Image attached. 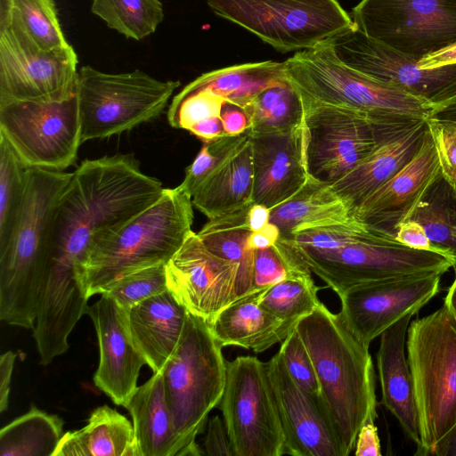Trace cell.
I'll list each match as a JSON object with an SVG mask.
<instances>
[{
	"instance_id": "1",
	"label": "cell",
	"mask_w": 456,
	"mask_h": 456,
	"mask_svg": "<svg viewBox=\"0 0 456 456\" xmlns=\"http://www.w3.org/2000/svg\"><path fill=\"white\" fill-rule=\"evenodd\" d=\"M165 189L131 155L86 159L72 172L54 210L51 263L78 266L94 240L157 201Z\"/></svg>"
},
{
	"instance_id": "2",
	"label": "cell",
	"mask_w": 456,
	"mask_h": 456,
	"mask_svg": "<svg viewBox=\"0 0 456 456\" xmlns=\"http://www.w3.org/2000/svg\"><path fill=\"white\" fill-rule=\"evenodd\" d=\"M312 359L321 403L343 456L355 447L362 427L377 418L375 373L369 346L348 330L339 314L322 302L296 325Z\"/></svg>"
},
{
	"instance_id": "3",
	"label": "cell",
	"mask_w": 456,
	"mask_h": 456,
	"mask_svg": "<svg viewBox=\"0 0 456 456\" xmlns=\"http://www.w3.org/2000/svg\"><path fill=\"white\" fill-rule=\"evenodd\" d=\"M72 173L28 167L25 196L7 241L0 247V319L33 329L48 269L52 221Z\"/></svg>"
},
{
	"instance_id": "4",
	"label": "cell",
	"mask_w": 456,
	"mask_h": 456,
	"mask_svg": "<svg viewBox=\"0 0 456 456\" xmlns=\"http://www.w3.org/2000/svg\"><path fill=\"white\" fill-rule=\"evenodd\" d=\"M191 196L179 185L122 225L96 237L77 266L88 298L122 277L167 264L191 233Z\"/></svg>"
},
{
	"instance_id": "5",
	"label": "cell",
	"mask_w": 456,
	"mask_h": 456,
	"mask_svg": "<svg viewBox=\"0 0 456 456\" xmlns=\"http://www.w3.org/2000/svg\"><path fill=\"white\" fill-rule=\"evenodd\" d=\"M284 66L303 104L343 108L377 118L429 117L428 102L346 65L330 41L297 52Z\"/></svg>"
},
{
	"instance_id": "6",
	"label": "cell",
	"mask_w": 456,
	"mask_h": 456,
	"mask_svg": "<svg viewBox=\"0 0 456 456\" xmlns=\"http://www.w3.org/2000/svg\"><path fill=\"white\" fill-rule=\"evenodd\" d=\"M208 323L188 312L179 342L160 370L167 404L184 446L183 456L204 452L196 444L224 394L227 361Z\"/></svg>"
},
{
	"instance_id": "7",
	"label": "cell",
	"mask_w": 456,
	"mask_h": 456,
	"mask_svg": "<svg viewBox=\"0 0 456 456\" xmlns=\"http://www.w3.org/2000/svg\"><path fill=\"white\" fill-rule=\"evenodd\" d=\"M406 349L420 426L415 455L427 456L456 426V319L444 305L410 322Z\"/></svg>"
},
{
	"instance_id": "8",
	"label": "cell",
	"mask_w": 456,
	"mask_h": 456,
	"mask_svg": "<svg viewBox=\"0 0 456 456\" xmlns=\"http://www.w3.org/2000/svg\"><path fill=\"white\" fill-rule=\"evenodd\" d=\"M281 238L338 297L361 284L418 273L444 274L452 267L444 256L409 248L364 223L342 244L329 249L300 248Z\"/></svg>"
},
{
	"instance_id": "9",
	"label": "cell",
	"mask_w": 456,
	"mask_h": 456,
	"mask_svg": "<svg viewBox=\"0 0 456 456\" xmlns=\"http://www.w3.org/2000/svg\"><path fill=\"white\" fill-rule=\"evenodd\" d=\"M179 81H161L141 70L105 73L83 66L77 97L82 142L129 131L159 117Z\"/></svg>"
},
{
	"instance_id": "10",
	"label": "cell",
	"mask_w": 456,
	"mask_h": 456,
	"mask_svg": "<svg viewBox=\"0 0 456 456\" xmlns=\"http://www.w3.org/2000/svg\"><path fill=\"white\" fill-rule=\"evenodd\" d=\"M218 16L281 53L302 51L354 28L337 0H205Z\"/></svg>"
},
{
	"instance_id": "11",
	"label": "cell",
	"mask_w": 456,
	"mask_h": 456,
	"mask_svg": "<svg viewBox=\"0 0 456 456\" xmlns=\"http://www.w3.org/2000/svg\"><path fill=\"white\" fill-rule=\"evenodd\" d=\"M308 174L336 183L384 140L422 118H377L343 108L303 104Z\"/></svg>"
},
{
	"instance_id": "12",
	"label": "cell",
	"mask_w": 456,
	"mask_h": 456,
	"mask_svg": "<svg viewBox=\"0 0 456 456\" xmlns=\"http://www.w3.org/2000/svg\"><path fill=\"white\" fill-rule=\"evenodd\" d=\"M234 456H281L284 433L266 363L255 356L227 362L218 404Z\"/></svg>"
},
{
	"instance_id": "13",
	"label": "cell",
	"mask_w": 456,
	"mask_h": 456,
	"mask_svg": "<svg viewBox=\"0 0 456 456\" xmlns=\"http://www.w3.org/2000/svg\"><path fill=\"white\" fill-rule=\"evenodd\" d=\"M351 18L365 36L416 61L456 44V0H362Z\"/></svg>"
},
{
	"instance_id": "14",
	"label": "cell",
	"mask_w": 456,
	"mask_h": 456,
	"mask_svg": "<svg viewBox=\"0 0 456 456\" xmlns=\"http://www.w3.org/2000/svg\"><path fill=\"white\" fill-rule=\"evenodd\" d=\"M77 62L72 45L42 50L8 15H0V104L72 97L77 93Z\"/></svg>"
},
{
	"instance_id": "15",
	"label": "cell",
	"mask_w": 456,
	"mask_h": 456,
	"mask_svg": "<svg viewBox=\"0 0 456 456\" xmlns=\"http://www.w3.org/2000/svg\"><path fill=\"white\" fill-rule=\"evenodd\" d=\"M0 134L27 167L64 171L82 143L77 93L61 102L0 104Z\"/></svg>"
},
{
	"instance_id": "16",
	"label": "cell",
	"mask_w": 456,
	"mask_h": 456,
	"mask_svg": "<svg viewBox=\"0 0 456 456\" xmlns=\"http://www.w3.org/2000/svg\"><path fill=\"white\" fill-rule=\"evenodd\" d=\"M330 43L346 65L430 105L456 94V63L421 69L418 61L368 37L355 26Z\"/></svg>"
},
{
	"instance_id": "17",
	"label": "cell",
	"mask_w": 456,
	"mask_h": 456,
	"mask_svg": "<svg viewBox=\"0 0 456 456\" xmlns=\"http://www.w3.org/2000/svg\"><path fill=\"white\" fill-rule=\"evenodd\" d=\"M442 275L418 273L354 286L339 297V314L353 335L370 346L387 329L435 297Z\"/></svg>"
},
{
	"instance_id": "18",
	"label": "cell",
	"mask_w": 456,
	"mask_h": 456,
	"mask_svg": "<svg viewBox=\"0 0 456 456\" xmlns=\"http://www.w3.org/2000/svg\"><path fill=\"white\" fill-rule=\"evenodd\" d=\"M239 267L212 253L193 231L166 264L168 290L189 313L209 323L238 297Z\"/></svg>"
},
{
	"instance_id": "19",
	"label": "cell",
	"mask_w": 456,
	"mask_h": 456,
	"mask_svg": "<svg viewBox=\"0 0 456 456\" xmlns=\"http://www.w3.org/2000/svg\"><path fill=\"white\" fill-rule=\"evenodd\" d=\"M266 363L284 437L293 456H343L321 402L290 377L277 352Z\"/></svg>"
},
{
	"instance_id": "20",
	"label": "cell",
	"mask_w": 456,
	"mask_h": 456,
	"mask_svg": "<svg viewBox=\"0 0 456 456\" xmlns=\"http://www.w3.org/2000/svg\"><path fill=\"white\" fill-rule=\"evenodd\" d=\"M99 344V364L94 375L97 388L117 404H126L136 389L144 357L135 346L129 330L127 311L111 297L102 294L89 305Z\"/></svg>"
},
{
	"instance_id": "21",
	"label": "cell",
	"mask_w": 456,
	"mask_h": 456,
	"mask_svg": "<svg viewBox=\"0 0 456 456\" xmlns=\"http://www.w3.org/2000/svg\"><path fill=\"white\" fill-rule=\"evenodd\" d=\"M439 175L436 151L427 128L412 159L370 194L352 214L369 228L395 236L398 225Z\"/></svg>"
},
{
	"instance_id": "22",
	"label": "cell",
	"mask_w": 456,
	"mask_h": 456,
	"mask_svg": "<svg viewBox=\"0 0 456 456\" xmlns=\"http://www.w3.org/2000/svg\"><path fill=\"white\" fill-rule=\"evenodd\" d=\"M306 143L305 122L289 133L251 136L253 203L272 209L305 183L309 177Z\"/></svg>"
},
{
	"instance_id": "23",
	"label": "cell",
	"mask_w": 456,
	"mask_h": 456,
	"mask_svg": "<svg viewBox=\"0 0 456 456\" xmlns=\"http://www.w3.org/2000/svg\"><path fill=\"white\" fill-rule=\"evenodd\" d=\"M426 129V119H418L398 130L331 184L352 213L370 194L412 159L420 147Z\"/></svg>"
},
{
	"instance_id": "24",
	"label": "cell",
	"mask_w": 456,
	"mask_h": 456,
	"mask_svg": "<svg viewBox=\"0 0 456 456\" xmlns=\"http://www.w3.org/2000/svg\"><path fill=\"white\" fill-rule=\"evenodd\" d=\"M415 314L409 313L380 335L377 365L382 403L419 447L421 441L419 419L413 380L405 354L407 330Z\"/></svg>"
},
{
	"instance_id": "25",
	"label": "cell",
	"mask_w": 456,
	"mask_h": 456,
	"mask_svg": "<svg viewBox=\"0 0 456 456\" xmlns=\"http://www.w3.org/2000/svg\"><path fill=\"white\" fill-rule=\"evenodd\" d=\"M126 311L135 346L153 373L160 371L179 342L188 310L167 289Z\"/></svg>"
},
{
	"instance_id": "26",
	"label": "cell",
	"mask_w": 456,
	"mask_h": 456,
	"mask_svg": "<svg viewBox=\"0 0 456 456\" xmlns=\"http://www.w3.org/2000/svg\"><path fill=\"white\" fill-rule=\"evenodd\" d=\"M265 289L237 299L208 323L222 347L236 346L262 353L288 336L291 330L262 305L260 300Z\"/></svg>"
},
{
	"instance_id": "27",
	"label": "cell",
	"mask_w": 456,
	"mask_h": 456,
	"mask_svg": "<svg viewBox=\"0 0 456 456\" xmlns=\"http://www.w3.org/2000/svg\"><path fill=\"white\" fill-rule=\"evenodd\" d=\"M140 456H183L185 446L167 404L161 372L137 387L125 405Z\"/></svg>"
},
{
	"instance_id": "28",
	"label": "cell",
	"mask_w": 456,
	"mask_h": 456,
	"mask_svg": "<svg viewBox=\"0 0 456 456\" xmlns=\"http://www.w3.org/2000/svg\"><path fill=\"white\" fill-rule=\"evenodd\" d=\"M254 167L251 135L192 194V205L208 219L253 203Z\"/></svg>"
},
{
	"instance_id": "29",
	"label": "cell",
	"mask_w": 456,
	"mask_h": 456,
	"mask_svg": "<svg viewBox=\"0 0 456 456\" xmlns=\"http://www.w3.org/2000/svg\"><path fill=\"white\" fill-rule=\"evenodd\" d=\"M355 218L331 185L309 175L305 183L290 198L271 209L270 222L280 236L314 227L347 223Z\"/></svg>"
},
{
	"instance_id": "30",
	"label": "cell",
	"mask_w": 456,
	"mask_h": 456,
	"mask_svg": "<svg viewBox=\"0 0 456 456\" xmlns=\"http://www.w3.org/2000/svg\"><path fill=\"white\" fill-rule=\"evenodd\" d=\"M53 456H140L133 424L108 405L95 408L80 429L64 433Z\"/></svg>"
},
{
	"instance_id": "31",
	"label": "cell",
	"mask_w": 456,
	"mask_h": 456,
	"mask_svg": "<svg viewBox=\"0 0 456 456\" xmlns=\"http://www.w3.org/2000/svg\"><path fill=\"white\" fill-rule=\"evenodd\" d=\"M274 247L286 265L288 275L265 289L260 301L292 330L320 305L317 292L322 288L315 285L313 273L288 243L278 240Z\"/></svg>"
},
{
	"instance_id": "32",
	"label": "cell",
	"mask_w": 456,
	"mask_h": 456,
	"mask_svg": "<svg viewBox=\"0 0 456 456\" xmlns=\"http://www.w3.org/2000/svg\"><path fill=\"white\" fill-rule=\"evenodd\" d=\"M287 77L284 61H264L237 64L204 73L184 87L207 89L244 108L266 87Z\"/></svg>"
},
{
	"instance_id": "33",
	"label": "cell",
	"mask_w": 456,
	"mask_h": 456,
	"mask_svg": "<svg viewBox=\"0 0 456 456\" xmlns=\"http://www.w3.org/2000/svg\"><path fill=\"white\" fill-rule=\"evenodd\" d=\"M251 205L235 212L208 219L197 232L201 241L212 253L238 265L239 298L255 292L253 289L255 250L248 247V238L251 231L248 226L247 216Z\"/></svg>"
},
{
	"instance_id": "34",
	"label": "cell",
	"mask_w": 456,
	"mask_h": 456,
	"mask_svg": "<svg viewBox=\"0 0 456 456\" xmlns=\"http://www.w3.org/2000/svg\"><path fill=\"white\" fill-rule=\"evenodd\" d=\"M243 109L252 137L289 133L304 124L300 95L288 77L264 89Z\"/></svg>"
},
{
	"instance_id": "35",
	"label": "cell",
	"mask_w": 456,
	"mask_h": 456,
	"mask_svg": "<svg viewBox=\"0 0 456 456\" xmlns=\"http://www.w3.org/2000/svg\"><path fill=\"white\" fill-rule=\"evenodd\" d=\"M63 420L32 406L0 431L1 456H53L62 438Z\"/></svg>"
},
{
	"instance_id": "36",
	"label": "cell",
	"mask_w": 456,
	"mask_h": 456,
	"mask_svg": "<svg viewBox=\"0 0 456 456\" xmlns=\"http://www.w3.org/2000/svg\"><path fill=\"white\" fill-rule=\"evenodd\" d=\"M405 219L420 224L428 237L447 251L456 269V192L439 175L425 191Z\"/></svg>"
},
{
	"instance_id": "37",
	"label": "cell",
	"mask_w": 456,
	"mask_h": 456,
	"mask_svg": "<svg viewBox=\"0 0 456 456\" xmlns=\"http://www.w3.org/2000/svg\"><path fill=\"white\" fill-rule=\"evenodd\" d=\"M6 14L42 50L68 47L53 0H0Z\"/></svg>"
},
{
	"instance_id": "38",
	"label": "cell",
	"mask_w": 456,
	"mask_h": 456,
	"mask_svg": "<svg viewBox=\"0 0 456 456\" xmlns=\"http://www.w3.org/2000/svg\"><path fill=\"white\" fill-rule=\"evenodd\" d=\"M91 11L110 28L134 40L153 34L165 17L159 0H92Z\"/></svg>"
},
{
	"instance_id": "39",
	"label": "cell",
	"mask_w": 456,
	"mask_h": 456,
	"mask_svg": "<svg viewBox=\"0 0 456 456\" xmlns=\"http://www.w3.org/2000/svg\"><path fill=\"white\" fill-rule=\"evenodd\" d=\"M28 167L0 134V247L8 240L22 205Z\"/></svg>"
},
{
	"instance_id": "40",
	"label": "cell",
	"mask_w": 456,
	"mask_h": 456,
	"mask_svg": "<svg viewBox=\"0 0 456 456\" xmlns=\"http://www.w3.org/2000/svg\"><path fill=\"white\" fill-rule=\"evenodd\" d=\"M166 264L131 273L103 293L111 297L124 309L167 290Z\"/></svg>"
},
{
	"instance_id": "41",
	"label": "cell",
	"mask_w": 456,
	"mask_h": 456,
	"mask_svg": "<svg viewBox=\"0 0 456 456\" xmlns=\"http://www.w3.org/2000/svg\"><path fill=\"white\" fill-rule=\"evenodd\" d=\"M225 100L207 89L189 90L176 94L169 106L167 120L172 127L189 130L206 118L220 116Z\"/></svg>"
},
{
	"instance_id": "42",
	"label": "cell",
	"mask_w": 456,
	"mask_h": 456,
	"mask_svg": "<svg viewBox=\"0 0 456 456\" xmlns=\"http://www.w3.org/2000/svg\"><path fill=\"white\" fill-rule=\"evenodd\" d=\"M249 135L248 130L240 135H226L203 143L198 155L185 169L179 186L191 197L195 191L212 175Z\"/></svg>"
},
{
	"instance_id": "43",
	"label": "cell",
	"mask_w": 456,
	"mask_h": 456,
	"mask_svg": "<svg viewBox=\"0 0 456 456\" xmlns=\"http://www.w3.org/2000/svg\"><path fill=\"white\" fill-rule=\"evenodd\" d=\"M281 343L278 352L292 379L306 393L321 402L315 370L296 326Z\"/></svg>"
},
{
	"instance_id": "44",
	"label": "cell",
	"mask_w": 456,
	"mask_h": 456,
	"mask_svg": "<svg viewBox=\"0 0 456 456\" xmlns=\"http://www.w3.org/2000/svg\"><path fill=\"white\" fill-rule=\"evenodd\" d=\"M426 123L436 151L441 175L456 192V120L428 117Z\"/></svg>"
},
{
	"instance_id": "45",
	"label": "cell",
	"mask_w": 456,
	"mask_h": 456,
	"mask_svg": "<svg viewBox=\"0 0 456 456\" xmlns=\"http://www.w3.org/2000/svg\"><path fill=\"white\" fill-rule=\"evenodd\" d=\"M287 275L286 265L273 246L255 249L253 271L255 291L267 289L285 279Z\"/></svg>"
},
{
	"instance_id": "46",
	"label": "cell",
	"mask_w": 456,
	"mask_h": 456,
	"mask_svg": "<svg viewBox=\"0 0 456 456\" xmlns=\"http://www.w3.org/2000/svg\"><path fill=\"white\" fill-rule=\"evenodd\" d=\"M395 238L409 248L439 254L447 258L453 266V260L450 254L435 245L428 237L423 226L415 220L403 221L396 229Z\"/></svg>"
},
{
	"instance_id": "47",
	"label": "cell",
	"mask_w": 456,
	"mask_h": 456,
	"mask_svg": "<svg viewBox=\"0 0 456 456\" xmlns=\"http://www.w3.org/2000/svg\"><path fill=\"white\" fill-rule=\"evenodd\" d=\"M203 452L208 456H234L224 421L218 415L208 421Z\"/></svg>"
},
{
	"instance_id": "48",
	"label": "cell",
	"mask_w": 456,
	"mask_h": 456,
	"mask_svg": "<svg viewBox=\"0 0 456 456\" xmlns=\"http://www.w3.org/2000/svg\"><path fill=\"white\" fill-rule=\"evenodd\" d=\"M220 118L227 135H240L250 127L249 118L246 110L227 101L222 106Z\"/></svg>"
},
{
	"instance_id": "49",
	"label": "cell",
	"mask_w": 456,
	"mask_h": 456,
	"mask_svg": "<svg viewBox=\"0 0 456 456\" xmlns=\"http://www.w3.org/2000/svg\"><path fill=\"white\" fill-rule=\"evenodd\" d=\"M356 456H380V440L374 420L367 421L360 429L355 447Z\"/></svg>"
},
{
	"instance_id": "50",
	"label": "cell",
	"mask_w": 456,
	"mask_h": 456,
	"mask_svg": "<svg viewBox=\"0 0 456 456\" xmlns=\"http://www.w3.org/2000/svg\"><path fill=\"white\" fill-rule=\"evenodd\" d=\"M15 359L16 354L12 351H8L0 357V412L8 409Z\"/></svg>"
},
{
	"instance_id": "51",
	"label": "cell",
	"mask_w": 456,
	"mask_h": 456,
	"mask_svg": "<svg viewBox=\"0 0 456 456\" xmlns=\"http://www.w3.org/2000/svg\"><path fill=\"white\" fill-rule=\"evenodd\" d=\"M188 131L202 140L203 142H211L227 135L220 116L201 120L192 126Z\"/></svg>"
},
{
	"instance_id": "52",
	"label": "cell",
	"mask_w": 456,
	"mask_h": 456,
	"mask_svg": "<svg viewBox=\"0 0 456 456\" xmlns=\"http://www.w3.org/2000/svg\"><path fill=\"white\" fill-rule=\"evenodd\" d=\"M280 235L279 228L270 222L261 230L250 232L248 238V247L253 250L270 248L278 240Z\"/></svg>"
},
{
	"instance_id": "53",
	"label": "cell",
	"mask_w": 456,
	"mask_h": 456,
	"mask_svg": "<svg viewBox=\"0 0 456 456\" xmlns=\"http://www.w3.org/2000/svg\"><path fill=\"white\" fill-rule=\"evenodd\" d=\"M453 63H456V44L418 61L419 67L424 69Z\"/></svg>"
},
{
	"instance_id": "54",
	"label": "cell",
	"mask_w": 456,
	"mask_h": 456,
	"mask_svg": "<svg viewBox=\"0 0 456 456\" xmlns=\"http://www.w3.org/2000/svg\"><path fill=\"white\" fill-rule=\"evenodd\" d=\"M271 209L262 204L253 203L248 211L247 223L251 232H256L270 223Z\"/></svg>"
},
{
	"instance_id": "55",
	"label": "cell",
	"mask_w": 456,
	"mask_h": 456,
	"mask_svg": "<svg viewBox=\"0 0 456 456\" xmlns=\"http://www.w3.org/2000/svg\"><path fill=\"white\" fill-rule=\"evenodd\" d=\"M429 117L456 120V94L430 105Z\"/></svg>"
},
{
	"instance_id": "56",
	"label": "cell",
	"mask_w": 456,
	"mask_h": 456,
	"mask_svg": "<svg viewBox=\"0 0 456 456\" xmlns=\"http://www.w3.org/2000/svg\"><path fill=\"white\" fill-rule=\"evenodd\" d=\"M430 455L456 456V426L436 444Z\"/></svg>"
},
{
	"instance_id": "57",
	"label": "cell",
	"mask_w": 456,
	"mask_h": 456,
	"mask_svg": "<svg viewBox=\"0 0 456 456\" xmlns=\"http://www.w3.org/2000/svg\"><path fill=\"white\" fill-rule=\"evenodd\" d=\"M456 319V269L455 278L447 290L444 304Z\"/></svg>"
}]
</instances>
